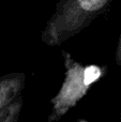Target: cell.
Segmentation results:
<instances>
[{
  "instance_id": "5",
  "label": "cell",
  "mask_w": 121,
  "mask_h": 122,
  "mask_svg": "<svg viewBox=\"0 0 121 122\" xmlns=\"http://www.w3.org/2000/svg\"><path fill=\"white\" fill-rule=\"evenodd\" d=\"M115 61L116 64L118 66H121V32L119 39H118V43H117V47H116V53H115Z\"/></svg>"
},
{
  "instance_id": "6",
  "label": "cell",
  "mask_w": 121,
  "mask_h": 122,
  "mask_svg": "<svg viewBox=\"0 0 121 122\" xmlns=\"http://www.w3.org/2000/svg\"><path fill=\"white\" fill-rule=\"evenodd\" d=\"M120 122H121V120H120Z\"/></svg>"
},
{
  "instance_id": "2",
  "label": "cell",
  "mask_w": 121,
  "mask_h": 122,
  "mask_svg": "<svg viewBox=\"0 0 121 122\" xmlns=\"http://www.w3.org/2000/svg\"><path fill=\"white\" fill-rule=\"evenodd\" d=\"M64 79L59 91L50 100L51 109L47 122H57L63 118L78 102L89 92L96 81L105 77L108 71L107 65H84L72 57L69 51L62 49Z\"/></svg>"
},
{
  "instance_id": "4",
  "label": "cell",
  "mask_w": 121,
  "mask_h": 122,
  "mask_svg": "<svg viewBox=\"0 0 121 122\" xmlns=\"http://www.w3.org/2000/svg\"><path fill=\"white\" fill-rule=\"evenodd\" d=\"M23 106L24 99L23 95H20L0 110V122H19Z\"/></svg>"
},
{
  "instance_id": "1",
  "label": "cell",
  "mask_w": 121,
  "mask_h": 122,
  "mask_svg": "<svg viewBox=\"0 0 121 122\" xmlns=\"http://www.w3.org/2000/svg\"><path fill=\"white\" fill-rule=\"evenodd\" d=\"M114 0H59L41 33L47 46H60L111 9Z\"/></svg>"
},
{
  "instance_id": "3",
  "label": "cell",
  "mask_w": 121,
  "mask_h": 122,
  "mask_svg": "<svg viewBox=\"0 0 121 122\" xmlns=\"http://www.w3.org/2000/svg\"><path fill=\"white\" fill-rule=\"evenodd\" d=\"M27 76L24 72H12L0 75V110L21 95Z\"/></svg>"
}]
</instances>
